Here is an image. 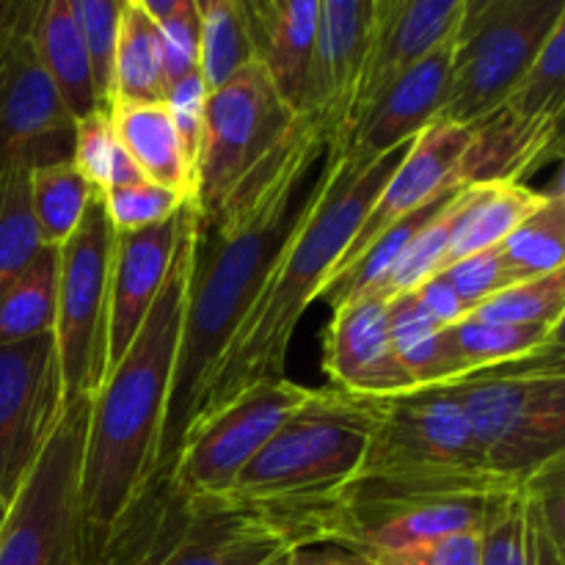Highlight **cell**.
<instances>
[{"label":"cell","mask_w":565,"mask_h":565,"mask_svg":"<svg viewBox=\"0 0 565 565\" xmlns=\"http://www.w3.org/2000/svg\"><path fill=\"white\" fill-rule=\"evenodd\" d=\"M326 154V141L312 132L263 196L210 226H202L196 218L180 351L171 375L154 475L166 472L174 461L210 373L246 318L276 254L285 248L287 237L312 204Z\"/></svg>","instance_id":"6da1fadb"},{"label":"cell","mask_w":565,"mask_h":565,"mask_svg":"<svg viewBox=\"0 0 565 565\" xmlns=\"http://www.w3.org/2000/svg\"><path fill=\"white\" fill-rule=\"evenodd\" d=\"M406 149L408 143L381 154L379 160L326 154L318 193L292 235L287 237L285 248L276 254L257 298L232 334L224 356L210 373L193 423L230 403L237 392L248 390L252 384L285 379L287 351L298 320L331 279L359 224L373 207L375 196L401 163Z\"/></svg>","instance_id":"7a4b0ae2"},{"label":"cell","mask_w":565,"mask_h":565,"mask_svg":"<svg viewBox=\"0 0 565 565\" xmlns=\"http://www.w3.org/2000/svg\"><path fill=\"white\" fill-rule=\"evenodd\" d=\"M193 241L196 210L188 202V224L171 259L169 276L136 340L92 401L81 500L86 522L97 535L116 527L158 472L160 434L180 351Z\"/></svg>","instance_id":"3957f363"},{"label":"cell","mask_w":565,"mask_h":565,"mask_svg":"<svg viewBox=\"0 0 565 565\" xmlns=\"http://www.w3.org/2000/svg\"><path fill=\"white\" fill-rule=\"evenodd\" d=\"M315 132L292 114L259 64L207 94L191 204L202 226L254 202Z\"/></svg>","instance_id":"277c9868"},{"label":"cell","mask_w":565,"mask_h":565,"mask_svg":"<svg viewBox=\"0 0 565 565\" xmlns=\"http://www.w3.org/2000/svg\"><path fill=\"white\" fill-rule=\"evenodd\" d=\"M373 412L367 395L329 386L315 390L268 445L243 467L230 494L274 513L301 519L323 508L359 475L367 452ZM307 541V530H303Z\"/></svg>","instance_id":"5b68a950"},{"label":"cell","mask_w":565,"mask_h":565,"mask_svg":"<svg viewBox=\"0 0 565 565\" xmlns=\"http://www.w3.org/2000/svg\"><path fill=\"white\" fill-rule=\"evenodd\" d=\"M480 458L519 486L565 458L563 345L452 381Z\"/></svg>","instance_id":"8992f818"},{"label":"cell","mask_w":565,"mask_h":565,"mask_svg":"<svg viewBox=\"0 0 565 565\" xmlns=\"http://www.w3.org/2000/svg\"><path fill=\"white\" fill-rule=\"evenodd\" d=\"M519 486L351 480L303 516L307 546L331 544L367 557L483 530L491 500Z\"/></svg>","instance_id":"52a82bcc"},{"label":"cell","mask_w":565,"mask_h":565,"mask_svg":"<svg viewBox=\"0 0 565 565\" xmlns=\"http://www.w3.org/2000/svg\"><path fill=\"white\" fill-rule=\"evenodd\" d=\"M92 401L64 408L47 445L14 491L0 527V565H92L99 539L81 500Z\"/></svg>","instance_id":"ba28073f"},{"label":"cell","mask_w":565,"mask_h":565,"mask_svg":"<svg viewBox=\"0 0 565 565\" xmlns=\"http://www.w3.org/2000/svg\"><path fill=\"white\" fill-rule=\"evenodd\" d=\"M367 401L373 430L353 480L513 486L480 458L452 384L367 395Z\"/></svg>","instance_id":"9c48e42d"},{"label":"cell","mask_w":565,"mask_h":565,"mask_svg":"<svg viewBox=\"0 0 565 565\" xmlns=\"http://www.w3.org/2000/svg\"><path fill=\"white\" fill-rule=\"evenodd\" d=\"M565 0H463L452 31L447 97L436 121L472 127L489 116L530 70Z\"/></svg>","instance_id":"30bf717a"},{"label":"cell","mask_w":565,"mask_h":565,"mask_svg":"<svg viewBox=\"0 0 565 565\" xmlns=\"http://www.w3.org/2000/svg\"><path fill=\"white\" fill-rule=\"evenodd\" d=\"M565 110V20L557 22L546 44L519 86L480 121L461 166L467 188L516 182L563 152Z\"/></svg>","instance_id":"8fae6325"},{"label":"cell","mask_w":565,"mask_h":565,"mask_svg":"<svg viewBox=\"0 0 565 565\" xmlns=\"http://www.w3.org/2000/svg\"><path fill=\"white\" fill-rule=\"evenodd\" d=\"M116 232L103 193L92 199L75 235L58 248V301H55V353H58L64 408L94 401L108 375L110 268Z\"/></svg>","instance_id":"7c38bea8"},{"label":"cell","mask_w":565,"mask_h":565,"mask_svg":"<svg viewBox=\"0 0 565 565\" xmlns=\"http://www.w3.org/2000/svg\"><path fill=\"white\" fill-rule=\"evenodd\" d=\"M39 0H0V177L72 160L75 119L36 53Z\"/></svg>","instance_id":"4fadbf2b"},{"label":"cell","mask_w":565,"mask_h":565,"mask_svg":"<svg viewBox=\"0 0 565 565\" xmlns=\"http://www.w3.org/2000/svg\"><path fill=\"white\" fill-rule=\"evenodd\" d=\"M315 390L290 379H268L191 425L166 469L185 497H224L270 436L309 403Z\"/></svg>","instance_id":"5bb4252c"},{"label":"cell","mask_w":565,"mask_h":565,"mask_svg":"<svg viewBox=\"0 0 565 565\" xmlns=\"http://www.w3.org/2000/svg\"><path fill=\"white\" fill-rule=\"evenodd\" d=\"M298 546H307L298 516L232 494L185 497L166 472L163 550L154 565H263Z\"/></svg>","instance_id":"9a60e30c"},{"label":"cell","mask_w":565,"mask_h":565,"mask_svg":"<svg viewBox=\"0 0 565 565\" xmlns=\"http://www.w3.org/2000/svg\"><path fill=\"white\" fill-rule=\"evenodd\" d=\"M64 414L55 337L0 345V486L11 502Z\"/></svg>","instance_id":"2e32d148"},{"label":"cell","mask_w":565,"mask_h":565,"mask_svg":"<svg viewBox=\"0 0 565 565\" xmlns=\"http://www.w3.org/2000/svg\"><path fill=\"white\" fill-rule=\"evenodd\" d=\"M373 33V0H323L318 9L312 61L303 88L301 119L315 127L326 149L345 141L362 86Z\"/></svg>","instance_id":"e0dca14e"},{"label":"cell","mask_w":565,"mask_h":565,"mask_svg":"<svg viewBox=\"0 0 565 565\" xmlns=\"http://www.w3.org/2000/svg\"><path fill=\"white\" fill-rule=\"evenodd\" d=\"M469 143H472V130L463 125L434 121V125L425 127L408 143L406 154H403L401 163L395 166L390 180L379 191L373 207L367 210L364 221L359 224L351 246L345 248L331 276L342 274L348 265L356 263L373 246L375 237L384 235L397 221L408 218L417 210L428 207L436 199L447 196L458 188H467L461 182V166L463 158H467Z\"/></svg>","instance_id":"ac0fdd59"},{"label":"cell","mask_w":565,"mask_h":565,"mask_svg":"<svg viewBox=\"0 0 565 565\" xmlns=\"http://www.w3.org/2000/svg\"><path fill=\"white\" fill-rule=\"evenodd\" d=\"M461 9L463 0H373V33H370L362 86H359L345 141L364 110L403 72L412 70L417 61H423L452 36ZM337 149H329V152H337Z\"/></svg>","instance_id":"d6986e66"},{"label":"cell","mask_w":565,"mask_h":565,"mask_svg":"<svg viewBox=\"0 0 565 565\" xmlns=\"http://www.w3.org/2000/svg\"><path fill=\"white\" fill-rule=\"evenodd\" d=\"M326 373L334 390L351 395L414 390L392 348L384 296L367 290L337 303L326 331Z\"/></svg>","instance_id":"ffe728a7"},{"label":"cell","mask_w":565,"mask_h":565,"mask_svg":"<svg viewBox=\"0 0 565 565\" xmlns=\"http://www.w3.org/2000/svg\"><path fill=\"white\" fill-rule=\"evenodd\" d=\"M188 224V202L174 218L138 232H116L114 268H110V315H108V375L136 340L143 318L152 309L180 237ZM105 375V379H108Z\"/></svg>","instance_id":"44dd1931"},{"label":"cell","mask_w":565,"mask_h":565,"mask_svg":"<svg viewBox=\"0 0 565 565\" xmlns=\"http://www.w3.org/2000/svg\"><path fill=\"white\" fill-rule=\"evenodd\" d=\"M452 61V36L403 72L367 110L337 152L351 160H379L381 154L412 143L439 119L447 97Z\"/></svg>","instance_id":"7402d4cb"},{"label":"cell","mask_w":565,"mask_h":565,"mask_svg":"<svg viewBox=\"0 0 565 565\" xmlns=\"http://www.w3.org/2000/svg\"><path fill=\"white\" fill-rule=\"evenodd\" d=\"M254 64L263 66L281 103L301 114L318 31L320 0H241Z\"/></svg>","instance_id":"603a6c76"},{"label":"cell","mask_w":565,"mask_h":565,"mask_svg":"<svg viewBox=\"0 0 565 565\" xmlns=\"http://www.w3.org/2000/svg\"><path fill=\"white\" fill-rule=\"evenodd\" d=\"M110 121L143 180L191 202L193 171L166 105H116Z\"/></svg>","instance_id":"cb8c5ba5"},{"label":"cell","mask_w":565,"mask_h":565,"mask_svg":"<svg viewBox=\"0 0 565 565\" xmlns=\"http://www.w3.org/2000/svg\"><path fill=\"white\" fill-rule=\"evenodd\" d=\"M33 39H36V53L44 72L53 81L58 97L64 99L72 119L77 121L99 110L86 44H83L70 0H39Z\"/></svg>","instance_id":"d4e9b609"},{"label":"cell","mask_w":565,"mask_h":565,"mask_svg":"<svg viewBox=\"0 0 565 565\" xmlns=\"http://www.w3.org/2000/svg\"><path fill=\"white\" fill-rule=\"evenodd\" d=\"M541 204H544V191H533L524 182L522 185L502 182V185L469 188L467 202L458 210L456 224H452L447 265L502 246L505 237L519 224H524Z\"/></svg>","instance_id":"484cf974"},{"label":"cell","mask_w":565,"mask_h":565,"mask_svg":"<svg viewBox=\"0 0 565 565\" xmlns=\"http://www.w3.org/2000/svg\"><path fill=\"white\" fill-rule=\"evenodd\" d=\"M166 86L160 31L138 0H121L114 64V105H163Z\"/></svg>","instance_id":"4316f807"},{"label":"cell","mask_w":565,"mask_h":565,"mask_svg":"<svg viewBox=\"0 0 565 565\" xmlns=\"http://www.w3.org/2000/svg\"><path fill=\"white\" fill-rule=\"evenodd\" d=\"M445 340L458 375L463 379L469 373L561 348L563 326H500L483 323L467 315L461 323L445 329Z\"/></svg>","instance_id":"83f0119b"},{"label":"cell","mask_w":565,"mask_h":565,"mask_svg":"<svg viewBox=\"0 0 565 565\" xmlns=\"http://www.w3.org/2000/svg\"><path fill=\"white\" fill-rule=\"evenodd\" d=\"M386 320H390V340L397 362L414 386L452 384L461 379L447 348L445 329L425 312L414 292L390 298Z\"/></svg>","instance_id":"f1b7e54d"},{"label":"cell","mask_w":565,"mask_h":565,"mask_svg":"<svg viewBox=\"0 0 565 565\" xmlns=\"http://www.w3.org/2000/svg\"><path fill=\"white\" fill-rule=\"evenodd\" d=\"M58 301V248L44 246L31 265L0 292V345L50 334Z\"/></svg>","instance_id":"f546056e"},{"label":"cell","mask_w":565,"mask_h":565,"mask_svg":"<svg viewBox=\"0 0 565 565\" xmlns=\"http://www.w3.org/2000/svg\"><path fill=\"white\" fill-rule=\"evenodd\" d=\"M497 248L513 281H527L565 268V196L561 180H555L552 191H544V204Z\"/></svg>","instance_id":"4dcf8cb0"},{"label":"cell","mask_w":565,"mask_h":565,"mask_svg":"<svg viewBox=\"0 0 565 565\" xmlns=\"http://www.w3.org/2000/svg\"><path fill=\"white\" fill-rule=\"evenodd\" d=\"M199 6V75L207 94L248 64H254L241 0H196Z\"/></svg>","instance_id":"1f68e13d"},{"label":"cell","mask_w":565,"mask_h":565,"mask_svg":"<svg viewBox=\"0 0 565 565\" xmlns=\"http://www.w3.org/2000/svg\"><path fill=\"white\" fill-rule=\"evenodd\" d=\"M97 193L72 160L31 171V207L44 246H64L75 235Z\"/></svg>","instance_id":"d6a6232c"},{"label":"cell","mask_w":565,"mask_h":565,"mask_svg":"<svg viewBox=\"0 0 565 565\" xmlns=\"http://www.w3.org/2000/svg\"><path fill=\"white\" fill-rule=\"evenodd\" d=\"M563 463L565 458H557L519 483L530 565H565Z\"/></svg>","instance_id":"836d02e7"},{"label":"cell","mask_w":565,"mask_h":565,"mask_svg":"<svg viewBox=\"0 0 565 565\" xmlns=\"http://www.w3.org/2000/svg\"><path fill=\"white\" fill-rule=\"evenodd\" d=\"M467 196L469 188H461V193L436 218H430L423 230H417V235L406 243L401 257L395 259L390 274L381 279V285L373 292H379V296L390 301V298L403 296V292H414L425 279L445 270L452 224H456V215L463 207V202H467Z\"/></svg>","instance_id":"e575fe53"},{"label":"cell","mask_w":565,"mask_h":565,"mask_svg":"<svg viewBox=\"0 0 565 565\" xmlns=\"http://www.w3.org/2000/svg\"><path fill=\"white\" fill-rule=\"evenodd\" d=\"M44 243L31 207V174L0 177V292L36 259Z\"/></svg>","instance_id":"d590c367"},{"label":"cell","mask_w":565,"mask_h":565,"mask_svg":"<svg viewBox=\"0 0 565 565\" xmlns=\"http://www.w3.org/2000/svg\"><path fill=\"white\" fill-rule=\"evenodd\" d=\"M72 163L99 193L143 180V174L116 136L110 110H94L75 121Z\"/></svg>","instance_id":"8d00e7d4"},{"label":"cell","mask_w":565,"mask_h":565,"mask_svg":"<svg viewBox=\"0 0 565 565\" xmlns=\"http://www.w3.org/2000/svg\"><path fill=\"white\" fill-rule=\"evenodd\" d=\"M469 318L500 326H563L565 268L505 287L472 309Z\"/></svg>","instance_id":"74e56055"},{"label":"cell","mask_w":565,"mask_h":565,"mask_svg":"<svg viewBox=\"0 0 565 565\" xmlns=\"http://www.w3.org/2000/svg\"><path fill=\"white\" fill-rule=\"evenodd\" d=\"M70 6L77 28H81L83 44H86L97 105L99 110H110V105H114V64L116 42H119L121 0H70Z\"/></svg>","instance_id":"f35d334b"},{"label":"cell","mask_w":565,"mask_h":565,"mask_svg":"<svg viewBox=\"0 0 565 565\" xmlns=\"http://www.w3.org/2000/svg\"><path fill=\"white\" fill-rule=\"evenodd\" d=\"M103 202L114 232H138L174 218L185 199L149 180H138L105 191Z\"/></svg>","instance_id":"ab89813d"},{"label":"cell","mask_w":565,"mask_h":565,"mask_svg":"<svg viewBox=\"0 0 565 565\" xmlns=\"http://www.w3.org/2000/svg\"><path fill=\"white\" fill-rule=\"evenodd\" d=\"M480 539H483L480 565H530L519 489L497 494L491 500Z\"/></svg>","instance_id":"60d3db41"},{"label":"cell","mask_w":565,"mask_h":565,"mask_svg":"<svg viewBox=\"0 0 565 565\" xmlns=\"http://www.w3.org/2000/svg\"><path fill=\"white\" fill-rule=\"evenodd\" d=\"M441 276L450 281V287L461 298L467 312L478 309L480 303L489 301L491 296H497L505 287L516 285L505 259H502L500 248H489V252H478L472 257L456 259V263H450L441 270Z\"/></svg>","instance_id":"b9f144b4"},{"label":"cell","mask_w":565,"mask_h":565,"mask_svg":"<svg viewBox=\"0 0 565 565\" xmlns=\"http://www.w3.org/2000/svg\"><path fill=\"white\" fill-rule=\"evenodd\" d=\"M163 47L166 86L199 72V6L196 0H180L174 14L158 25Z\"/></svg>","instance_id":"7bdbcfd3"},{"label":"cell","mask_w":565,"mask_h":565,"mask_svg":"<svg viewBox=\"0 0 565 565\" xmlns=\"http://www.w3.org/2000/svg\"><path fill=\"white\" fill-rule=\"evenodd\" d=\"M480 550H483L480 530H467V533H452L445 539L406 546V550L379 552L362 561L370 565H480Z\"/></svg>","instance_id":"ee69618b"},{"label":"cell","mask_w":565,"mask_h":565,"mask_svg":"<svg viewBox=\"0 0 565 565\" xmlns=\"http://www.w3.org/2000/svg\"><path fill=\"white\" fill-rule=\"evenodd\" d=\"M204 103H207V88H204L202 75L193 72V75L182 77L166 94V110L171 116V125H174L177 138L182 143V152H185L188 163H196V149L199 138H202V119H204Z\"/></svg>","instance_id":"f6af8a7d"},{"label":"cell","mask_w":565,"mask_h":565,"mask_svg":"<svg viewBox=\"0 0 565 565\" xmlns=\"http://www.w3.org/2000/svg\"><path fill=\"white\" fill-rule=\"evenodd\" d=\"M414 296H417V301L423 303L425 312H428L441 329H450V326L461 323L469 315L467 309H463L461 298H458L456 290L450 287V281L441 276V270L430 276V279H425L423 285L414 290Z\"/></svg>","instance_id":"bcb514c9"},{"label":"cell","mask_w":565,"mask_h":565,"mask_svg":"<svg viewBox=\"0 0 565 565\" xmlns=\"http://www.w3.org/2000/svg\"><path fill=\"white\" fill-rule=\"evenodd\" d=\"M290 565H370L353 552L340 550L331 544H312V546H298L290 552Z\"/></svg>","instance_id":"7dc6e473"},{"label":"cell","mask_w":565,"mask_h":565,"mask_svg":"<svg viewBox=\"0 0 565 565\" xmlns=\"http://www.w3.org/2000/svg\"><path fill=\"white\" fill-rule=\"evenodd\" d=\"M290 552H279V555H274L268 563H263V565H290Z\"/></svg>","instance_id":"c3c4849f"},{"label":"cell","mask_w":565,"mask_h":565,"mask_svg":"<svg viewBox=\"0 0 565 565\" xmlns=\"http://www.w3.org/2000/svg\"><path fill=\"white\" fill-rule=\"evenodd\" d=\"M6 511H9V505H0V527H3V519H6Z\"/></svg>","instance_id":"681fc988"},{"label":"cell","mask_w":565,"mask_h":565,"mask_svg":"<svg viewBox=\"0 0 565 565\" xmlns=\"http://www.w3.org/2000/svg\"><path fill=\"white\" fill-rule=\"evenodd\" d=\"M0 505H9V500H6V494H3V486H0Z\"/></svg>","instance_id":"f907efd6"}]
</instances>
